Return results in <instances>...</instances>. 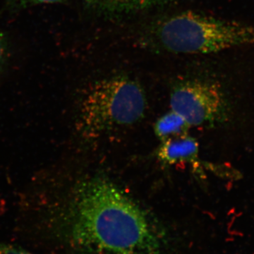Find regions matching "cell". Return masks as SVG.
<instances>
[{
  "instance_id": "obj_7",
  "label": "cell",
  "mask_w": 254,
  "mask_h": 254,
  "mask_svg": "<svg viewBox=\"0 0 254 254\" xmlns=\"http://www.w3.org/2000/svg\"><path fill=\"white\" fill-rule=\"evenodd\" d=\"M190 127L182 115L171 110L157 120L154 131L157 137L164 141L186 135Z\"/></svg>"
},
{
  "instance_id": "obj_1",
  "label": "cell",
  "mask_w": 254,
  "mask_h": 254,
  "mask_svg": "<svg viewBox=\"0 0 254 254\" xmlns=\"http://www.w3.org/2000/svg\"><path fill=\"white\" fill-rule=\"evenodd\" d=\"M57 235L78 254H161L163 232L108 179L80 182L57 215Z\"/></svg>"
},
{
  "instance_id": "obj_9",
  "label": "cell",
  "mask_w": 254,
  "mask_h": 254,
  "mask_svg": "<svg viewBox=\"0 0 254 254\" xmlns=\"http://www.w3.org/2000/svg\"><path fill=\"white\" fill-rule=\"evenodd\" d=\"M11 1L15 6L25 7V6L37 4H53V3L60 2L63 0H11Z\"/></svg>"
},
{
  "instance_id": "obj_5",
  "label": "cell",
  "mask_w": 254,
  "mask_h": 254,
  "mask_svg": "<svg viewBox=\"0 0 254 254\" xmlns=\"http://www.w3.org/2000/svg\"><path fill=\"white\" fill-rule=\"evenodd\" d=\"M198 142L187 134L163 141L157 152L159 160L169 165L182 163L198 165Z\"/></svg>"
},
{
  "instance_id": "obj_6",
  "label": "cell",
  "mask_w": 254,
  "mask_h": 254,
  "mask_svg": "<svg viewBox=\"0 0 254 254\" xmlns=\"http://www.w3.org/2000/svg\"><path fill=\"white\" fill-rule=\"evenodd\" d=\"M91 9L109 16L136 14L165 6L173 0H83Z\"/></svg>"
},
{
  "instance_id": "obj_2",
  "label": "cell",
  "mask_w": 254,
  "mask_h": 254,
  "mask_svg": "<svg viewBox=\"0 0 254 254\" xmlns=\"http://www.w3.org/2000/svg\"><path fill=\"white\" fill-rule=\"evenodd\" d=\"M145 43L153 49L173 54H213L254 46V26L184 11L155 24Z\"/></svg>"
},
{
  "instance_id": "obj_10",
  "label": "cell",
  "mask_w": 254,
  "mask_h": 254,
  "mask_svg": "<svg viewBox=\"0 0 254 254\" xmlns=\"http://www.w3.org/2000/svg\"><path fill=\"white\" fill-rule=\"evenodd\" d=\"M7 58V45L4 37L0 33V74L2 72Z\"/></svg>"
},
{
  "instance_id": "obj_8",
  "label": "cell",
  "mask_w": 254,
  "mask_h": 254,
  "mask_svg": "<svg viewBox=\"0 0 254 254\" xmlns=\"http://www.w3.org/2000/svg\"><path fill=\"white\" fill-rule=\"evenodd\" d=\"M0 254H34L28 251L9 244L0 243Z\"/></svg>"
},
{
  "instance_id": "obj_4",
  "label": "cell",
  "mask_w": 254,
  "mask_h": 254,
  "mask_svg": "<svg viewBox=\"0 0 254 254\" xmlns=\"http://www.w3.org/2000/svg\"><path fill=\"white\" fill-rule=\"evenodd\" d=\"M170 108L190 127L225 121L229 107L221 88L213 82L190 79L179 83L170 95Z\"/></svg>"
},
{
  "instance_id": "obj_3",
  "label": "cell",
  "mask_w": 254,
  "mask_h": 254,
  "mask_svg": "<svg viewBox=\"0 0 254 254\" xmlns=\"http://www.w3.org/2000/svg\"><path fill=\"white\" fill-rule=\"evenodd\" d=\"M147 100L136 80L125 75L92 83L82 98L78 128L83 136L96 138L134 125L143 118Z\"/></svg>"
}]
</instances>
